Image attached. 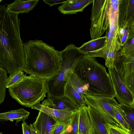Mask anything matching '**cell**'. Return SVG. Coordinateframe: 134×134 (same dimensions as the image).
I'll use <instances>...</instances> for the list:
<instances>
[{"instance_id":"obj_5","label":"cell","mask_w":134,"mask_h":134,"mask_svg":"<svg viewBox=\"0 0 134 134\" xmlns=\"http://www.w3.org/2000/svg\"><path fill=\"white\" fill-rule=\"evenodd\" d=\"M8 90L13 98L21 105L29 108L43 100L47 92L46 81L32 75H25L22 80Z\"/></svg>"},{"instance_id":"obj_21","label":"cell","mask_w":134,"mask_h":134,"mask_svg":"<svg viewBox=\"0 0 134 134\" xmlns=\"http://www.w3.org/2000/svg\"><path fill=\"white\" fill-rule=\"evenodd\" d=\"M115 106L128 125L131 133L134 134V107L118 103Z\"/></svg>"},{"instance_id":"obj_14","label":"cell","mask_w":134,"mask_h":134,"mask_svg":"<svg viewBox=\"0 0 134 134\" xmlns=\"http://www.w3.org/2000/svg\"><path fill=\"white\" fill-rule=\"evenodd\" d=\"M93 0H68L58 8L64 14H75L82 12L88 5L92 3Z\"/></svg>"},{"instance_id":"obj_3","label":"cell","mask_w":134,"mask_h":134,"mask_svg":"<svg viewBox=\"0 0 134 134\" xmlns=\"http://www.w3.org/2000/svg\"><path fill=\"white\" fill-rule=\"evenodd\" d=\"M73 72L86 85L87 93L108 98L115 97L112 82L105 68L95 58L85 55L77 63Z\"/></svg>"},{"instance_id":"obj_10","label":"cell","mask_w":134,"mask_h":134,"mask_svg":"<svg viewBox=\"0 0 134 134\" xmlns=\"http://www.w3.org/2000/svg\"><path fill=\"white\" fill-rule=\"evenodd\" d=\"M31 108L42 111L58 123L70 119L76 111L54 109L43 106L40 103L34 105Z\"/></svg>"},{"instance_id":"obj_9","label":"cell","mask_w":134,"mask_h":134,"mask_svg":"<svg viewBox=\"0 0 134 134\" xmlns=\"http://www.w3.org/2000/svg\"><path fill=\"white\" fill-rule=\"evenodd\" d=\"M109 0H106L102 11L91 23L90 31L92 40L101 37L109 27Z\"/></svg>"},{"instance_id":"obj_28","label":"cell","mask_w":134,"mask_h":134,"mask_svg":"<svg viewBox=\"0 0 134 134\" xmlns=\"http://www.w3.org/2000/svg\"><path fill=\"white\" fill-rule=\"evenodd\" d=\"M23 71H20L11 76H9L6 88H9L16 84L24 77Z\"/></svg>"},{"instance_id":"obj_16","label":"cell","mask_w":134,"mask_h":134,"mask_svg":"<svg viewBox=\"0 0 134 134\" xmlns=\"http://www.w3.org/2000/svg\"><path fill=\"white\" fill-rule=\"evenodd\" d=\"M39 0H15L12 3L7 4L8 11L14 14L29 13L36 7Z\"/></svg>"},{"instance_id":"obj_35","label":"cell","mask_w":134,"mask_h":134,"mask_svg":"<svg viewBox=\"0 0 134 134\" xmlns=\"http://www.w3.org/2000/svg\"><path fill=\"white\" fill-rule=\"evenodd\" d=\"M0 134H3V133L2 132H1L0 133Z\"/></svg>"},{"instance_id":"obj_17","label":"cell","mask_w":134,"mask_h":134,"mask_svg":"<svg viewBox=\"0 0 134 134\" xmlns=\"http://www.w3.org/2000/svg\"><path fill=\"white\" fill-rule=\"evenodd\" d=\"M125 21L134 25V0H120L119 25Z\"/></svg>"},{"instance_id":"obj_1","label":"cell","mask_w":134,"mask_h":134,"mask_svg":"<svg viewBox=\"0 0 134 134\" xmlns=\"http://www.w3.org/2000/svg\"><path fill=\"white\" fill-rule=\"evenodd\" d=\"M18 14L8 11L0 6V68L11 76L26 66L24 43L20 35V20Z\"/></svg>"},{"instance_id":"obj_7","label":"cell","mask_w":134,"mask_h":134,"mask_svg":"<svg viewBox=\"0 0 134 134\" xmlns=\"http://www.w3.org/2000/svg\"><path fill=\"white\" fill-rule=\"evenodd\" d=\"M115 97L120 104L134 107V95L126 86L118 74L116 67L108 68Z\"/></svg>"},{"instance_id":"obj_32","label":"cell","mask_w":134,"mask_h":134,"mask_svg":"<svg viewBox=\"0 0 134 134\" xmlns=\"http://www.w3.org/2000/svg\"><path fill=\"white\" fill-rule=\"evenodd\" d=\"M67 0H43V1L45 3L50 5V7H51L55 5L62 3L63 4L67 1Z\"/></svg>"},{"instance_id":"obj_12","label":"cell","mask_w":134,"mask_h":134,"mask_svg":"<svg viewBox=\"0 0 134 134\" xmlns=\"http://www.w3.org/2000/svg\"><path fill=\"white\" fill-rule=\"evenodd\" d=\"M91 124V134H109L107 126L109 123L95 110L87 106Z\"/></svg>"},{"instance_id":"obj_8","label":"cell","mask_w":134,"mask_h":134,"mask_svg":"<svg viewBox=\"0 0 134 134\" xmlns=\"http://www.w3.org/2000/svg\"><path fill=\"white\" fill-rule=\"evenodd\" d=\"M121 46L118 41H111L107 45L96 51L92 52L86 54L93 58L101 57L105 60V65L108 68L116 67L119 55V50Z\"/></svg>"},{"instance_id":"obj_33","label":"cell","mask_w":134,"mask_h":134,"mask_svg":"<svg viewBox=\"0 0 134 134\" xmlns=\"http://www.w3.org/2000/svg\"><path fill=\"white\" fill-rule=\"evenodd\" d=\"M23 134H31L30 127L28 125L25 121L22 124Z\"/></svg>"},{"instance_id":"obj_31","label":"cell","mask_w":134,"mask_h":134,"mask_svg":"<svg viewBox=\"0 0 134 134\" xmlns=\"http://www.w3.org/2000/svg\"><path fill=\"white\" fill-rule=\"evenodd\" d=\"M123 81L126 87L134 95V71Z\"/></svg>"},{"instance_id":"obj_18","label":"cell","mask_w":134,"mask_h":134,"mask_svg":"<svg viewBox=\"0 0 134 134\" xmlns=\"http://www.w3.org/2000/svg\"><path fill=\"white\" fill-rule=\"evenodd\" d=\"M79 113L78 134H91L92 126L87 106L80 107Z\"/></svg>"},{"instance_id":"obj_27","label":"cell","mask_w":134,"mask_h":134,"mask_svg":"<svg viewBox=\"0 0 134 134\" xmlns=\"http://www.w3.org/2000/svg\"><path fill=\"white\" fill-rule=\"evenodd\" d=\"M70 119L60 123L57 122L53 126L51 134H64L68 128Z\"/></svg>"},{"instance_id":"obj_22","label":"cell","mask_w":134,"mask_h":134,"mask_svg":"<svg viewBox=\"0 0 134 134\" xmlns=\"http://www.w3.org/2000/svg\"><path fill=\"white\" fill-rule=\"evenodd\" d=\"M64 95L68 97L78 109L81 107L86 106L84 98L68 83L66 84L65 87Z\"/></svg>"},{"instance_id":"obj_26","label":"cell","mask_w":134,"mask_h":134,"mask_svg":"<svg viewBox=\"0 0 134 134\" xmlns=\"http://www.w3.org/2000/svg\"><path fill=\"white\" fill-rule=\"evenodd\" d=\"M78 110L74 113L70 119L69 126L64 134H78L79 113Z\"/></svg>"},{"instance_id":"obj_24","label":"cell","mask_w":134,"mask_h":134,"mask_svg":"<svg viewBox=\"0 0 134 134\" xmlns=\"http://www.w3.org/2000/svg\"><path fill=\"white\" fill-rule=\"evenodd\" d=\"M9 78L7 75V71L0 68V103L3 102L5 96L8 80Z\"/></svg>"},{"instance_id":"obj_15","label":"cell","mask_w":134,"mask_h":134,"mask_svg":"<svg viewBox=\"0 0 134 134\" xmlns=\"http://www.w3.org/2000/svg\"><path fill=\"white\" fill-rule=\"evenodd\" d=\"M41 104L44 106L56 109L76 111L79 109L65 95L51 99H45Z\"/></svg>"},{"instance_id":"obj_23","label":"cell","mask_w":134,"mask_h":134,"mask_svg":"<svg viewBox=\"0 0 134 134\" xmlns=\"http://www.w3.org/2000/svg\"><path fill=\"white\" fill-rule=\"evenodd\" d=\"M68 83L83 98L88 92L86 84L73 72L71 74Z\"/></svg>"},{"instance_id":"obj_19","label":"cell","mask_w":134,"mask_h":134,"mask_svg":"<svg viewBox=\"0 0 134 134\" xmlns=\"http://www.w3.org/2000/svg\"><path fill=\"white\" fill-rule=\"evenodd\" d=\"M30 113L23 108L12 110L0 114L1 121L9 120L13 121H16V124L18 122L25 121L28 118Z\"/></svg>"},{"instance_id":"obj_11","label":"cell","mask_w":134,"mask_h":134,"mask_svg":"<svg viewBox=\"0 0 134 134\" xmlns=\"http://www.w3.org/2000/svg\"><path fill=\"white\" fill-rule=\"evenodd\" d=\"M116 68L123 81L134 71V53L125 55H119Z\"/></svg>"},{"instance_id":"obj_4","label":"cell","mask_w":134,"mask_h":134,"mask_svg":"<svg viewBox=\"0 0 134 134\" xmlns=\"http://www.w3.org/2000/svg\"><path fill=\"white\" fill-rule=\"evenodd\" d=\"M61 63L57 74L46 81L49 99L64 95L65 87L74 68L79 60L85 55L73 44L67 46L60 52Z\"/></svg>"},{"instance_id":"obj_13","label":"cell","mask_w":134,"mask_h":134,"mask_svg":"<svg viewBox=\"0 0 134 134\" xmlns=\"http://www.w3.org/2000/svg\"><path fill=\"white\" fill-rule=\"evenodd\" d=\"M57 122L51 117L39 111L32 124L38 134H51L53 125Z\"/></svg>"},{"instance_id":"obj_20","label":"cell","mask_w":134,"mask_h":134,"mask_svg":"<svg viewBox=\"0 0 134 134\" xmlns=\"http://www.w3.org/2000/svg\"><path fill=\"white\" fill-rule=\"evenodd\" d=\"M107 36H105L90 41L83 44L78 49L82 53L87 54L90 52L99 50L105 46Z\"/></svg>"},{"instance_id":"obj_6","label":"cell","mask_w":134,"mask_h":134,"mask_svg":"<svg viewBox=\"0 0 134 134\" xmlns=\"http://www.w3.org/2000/svg\"><path fill=\"white\" fill-rule=\"evenodd\" d=\"M83 98L86 105L93 109L109 124L125 130L115 116L113 107L118 103L114 98H108L87 93L84 96Z\"/></svg>"},{"instance_id":"obj_2","label":"cell","mask_w":134,"mask_h":134,"mask_svg":"<svg viewBox=\"0 0 134 134\" xmlns=\"http://www.w3.org/2000/svg\"><path fill=\"white\" fill-rule=\"evenodd\" d=\"M24 48L26 74L46 81L57 74L61 64L60 52L41 40L27 41L24 43Z\"/></svg>"},{"instance_id":"obj_30","label":"cell","mask_w":134,"mask_h":134,"mask_svg":"<svg viewBox=\"0 0 134 134\" xmlns=\"http://www.w3.org/2000/svg\"><path fill=\"white\" fill-rule=\"evenodd\" d=\"M107 126L109 134H132L121 128L109 123L107 124Z\"/></svg>"},{"instance_id":"obj_34","label":"cell","mask_w":134,"mask_h":134,"mask_svg":"<svg viewBox=\"0 0 134 134\" xmlns=\"http://www.w3.org/2000/svg\"><path fill=\"white\" fill-rule=\"evenodd\" d=\"M31 134H38L36 130L32 124H30Z\"/></svg>"},{"instance_id":"obj_25","label":"cell","mask_w":134,"mask_h":134,"mask_svg":"<svg viewBox=\"0 0 134 134\" xmlns=\"http://www.w3.org/2000/svg\"><path fill=\"white\" fill-rule=\"evenodd\" d=\"M106 0H93L90 19L91 23L95 20L97 16L103 9Z\"/></svg>"},{"instance_id":"obj_29","label":"cell","mask_w":134,"mask_h":134,"mask_svg":"<svg viewBox=\"0 0 134 134\" xmlns=\"http://www.w3.org/2000/svg\"><path fill=\"white\" fill-rule=\"evenodd\" d=\"M117 104L114 105L113 107V111L115 117L118 121L123 126L126 131L131 133V129L128 125L119 112L116 107L115 105Z\"/></svg>"}]
</instances>
